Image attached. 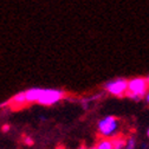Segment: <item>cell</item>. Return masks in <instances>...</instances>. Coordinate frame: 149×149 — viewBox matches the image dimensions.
Segmentation results:
<instances>
[{
  "instance_id": "cell-1",
  "label": "cell",
  "mask_w": 149,
  "mask_h": 149,
  "mask_svg": "<svg viewBox=\"0 0 149 149\" xmlns=\"http://www.w3.org/2000/svg\"><path fill=\"white\" fill-rule=\"evenodd\" d=\"M26 103H39L43 105H52L64 97L62 90L54 89H29L24 91Z\"/></svg>"
},
{
  "instance_id": "cell-2",
  "label": "cell",
  "mask_w": 149,
  "mask_h": 149,
  "mask_svg": "<svg viewBox=\"0 0 149 149\" xmlns=\"http://www.w3.org/2000/svg\"><path fill=\"white\" fill-rule=\"evenodd\" d=\"M118 121L114 116H107L98 122V133L103 139H114L118 135Z\"/></svg>"
},
{
  "instance_id": "cell-3",
  "label": "cell",
  "mask_w": 149,
  "mask_h": 149,
  "mask_svg": "<svg viewBox=\"0 0 149 149\" xmlns=\"http://www.w3.org/2000/svg\"><path fill=\"white\" fill-rule=\"evenodd\" d=\"M148 90V78H134L128 81L127 92L129 97L134 100H140L141 97L147 95Z\"/></svg>"
},
{
  "instance_id": "cell-4",
  "label": "cell",
  "mask_w": 149,
  "mask_h": 149,
  "mask_svg": "<svg viewBox=\"0 0 149 149\" xmlns=\"http://www.w3.org/2000/svg\"><path fill=\"white\" fill-rule=\"evenodd\" d=\"M127 84H128V81L122 79V78H117L115 81H111V82L107 83L105 84V89L111 95L122 96L127 92Z\"/></svg>"
},
{
  "instance_id": "cell-5",
  "label": "cell",
  "mask_w": 149,
  "mask_h": 149,
  "mask_svg": "<svg viewBox=\"0 0 149 149\" xmlns=\"http://www.w3.org/2000/svg\"><path fill=\"white\" fill-rule=\"evenodd\" d=\"M111 146H113V149H124L125 140L121 136H116L111 139Z\"/></svg>"
},
{
  "instance_id": "cell-6",
  "label": "cell",
  "mask_w": 149,
  "mask_h": 149,
  "mask_svg": "<svg viewBox=\"0 0 149 149\" xmlns=\"http://www.w3.org/2000/svg\"><path fill=\"white\" fill-rule=\"evenodd\" d=\"M95 149H113V146H111V140L110 139H101L96 143Z\"/></svg>"
},
{
  "instance_id": "cell-7",
  "label": "cell",
  "mask_w": 149,
  "mask_h": 149,
  "mask_svg": "<svg viewBox=\"0 0 149 149\" xmlns=\"http://www.w3.org/2000/svg\"><path fill=\"white\" fill-rule=\"evenodd\" d=\"M13 104L14 105H18V107H22L24 104H26V100H25V95H24V92H20V94H18L13 97L12 100Z\"/></svg>"
},
{
  "instance_id": "cell-8",
  "label": "cell",
  "mask_w": 149,
  "mask_h": 149,
  "mask_svg": "<svg viewBox=\"0 0 149 149\" xmlns=\"http://www.w3.org/2000/svg\"><path fill=\"white\" fill-rule=\"evenodd\" d=\"M135 147H136V141L134 137H129L128 140H125L124 149H135Z\"/></svg>"
},
{
  "instance_id": "cell-9",
  "label": "cell",
  "mask_w": 149,
  "mask_h": 149,
  "mask_svg": "<svg viewBox=\"0 0 149 149\" xmlns=\"http://www.w3.org/2000/svg\"><path fill=\"white\" fill-rule=\"evenodd\" d=\"M25 144H27V146H32L33 144V140L31 139V137H25Z\"/></svg>"
},
{
  "instance_id": "cell-10",
  "label": "cell",
  "mask_w": 149,
  "mask_h": 149,
  "mask_svg": "<svg viewBox=\"0 0 149 149\" xmlns=\"http://www.w3.org/2000/svg\"><path fill=\"white\" fill-rule=\"evenodd\" d=\"M8 130H10V125H8V124H5V125L3 127V132L6 133V132H8Z\"/></svg>"
},
{
  "instance_id": "cell-11",
  "label": "cell",
  "mask_w": 149,
  "mask_h": 149,
  "mask_svg": "<svg viewBox=\"0 0 149 149\" xmlns=\"http://www.w3.org/2000/svg\"><path fill=\"white\" fill-rule=\"evenodd\" d=\"M78 149H86V148H85V146H81Z\"/></svg>"
},
{
  "instance_id": "cell-12",
  "label": "cell",
  "mask_w": 149,
  "mask_h": 149,
  "mask_svg": "<svg viewBox=\"0 0 149 149\" xmlns=\"http://www.w3.org/2000/svg\"><path fill=\"white\" fill-rule=\"evenodd\" d=\"M57 149H65V148H64V147H58Z\"/></svg>"
},
{
  "instance_id": "cell-13",
  "label": "cell",
  "mask_w": 149,
  "mask_h": 149,
  "mask_svg": "<svg viewBox=\"0 0 149 149\" xmlns=\"http://www.w3.org/2000/svg\"><path fill=\"white\" fill-rule=\"evenodd\" d=\"M86 149H95V147H90V148H86Z\"/></svg>"
}]
</instances>
